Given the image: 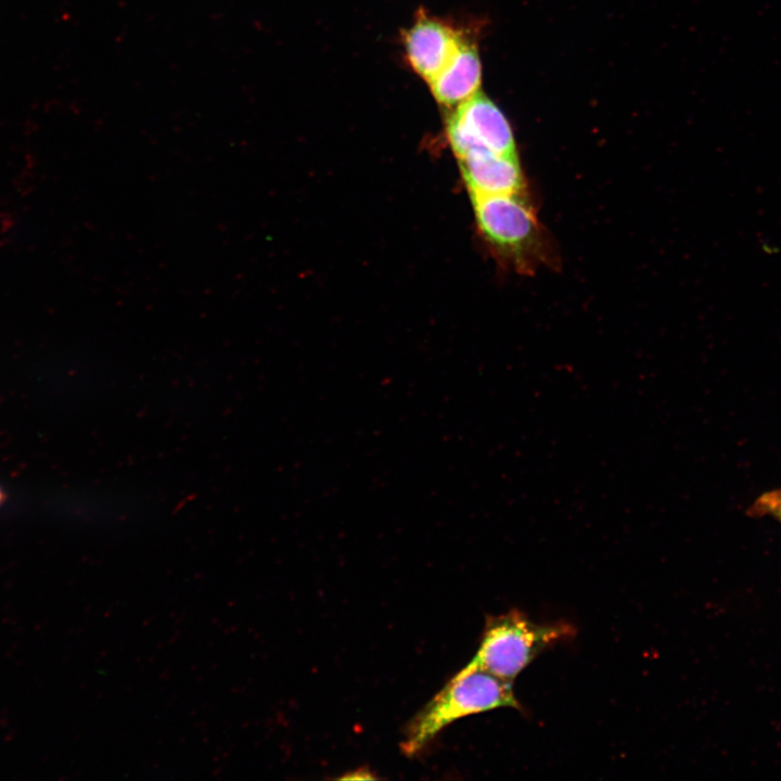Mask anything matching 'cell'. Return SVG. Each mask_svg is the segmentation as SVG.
Listing matches in <instances>:
<instances>
[{"instance_id":"obj_1","label":"cell","mask_w":781,"mask_h":781,"mask_svg":"<svg viewBox=\"0 0 781 781\" xmlns=\"http://www.w3.org/2000/svg\"><path fill=\"white\" fill-rule=\"evenodd\" d=\"M470 197L481 236L507 268L532 274L554 260L528 192Z\"/></svg>"},{"instance_id":"obj_2","label":"cell","mask_w":781,"mask_h":781,"mask_svg":"<svg viewBox=\"0 0 781 781\" xmlns=\"http://www.w3.org/2000/svg\"><path fill=\"white\" fill-rule=\"evenodd\" d=\"M500 707L523 712L512 681L492 675L472 658L411 719L401 750L405 755L413 756L451 722Z\"/></svg>"},{"instance_id":"obj_3","label":"cell","mask_w":781,"mask_h":781,"mask_svg":"<svg viewBox=\"0 0 781 781\" xmlns=\"http://www.w3.org/2000/svg\"><path fill=\"white\" fill-rule=\"evenodd\" d=\"M575 633L568 623L539 624L518 610H510L487 617L473 660L492 675L513 682L541 652Z\"/></svg>"},{"instance_id":"obj_4","label":"cell","mask_w":781,"mask_h":781,"mask_svg":"<svg viewBox=\"0 0 781 781\" xmlns=\"http://www.w3.org/2000/svg\"><path fill=\"white\" fill-rule=\"evenodd\" d=\"M446 132L457 158L472 150L517 155L508 119L479 90L453 108L446 120Z\"/></svg>"},{"instance_id":"obj_5","label":"cell","mask_w":781,"mask_h":781,"mask_svg":"<svg viewBox=\"0 0 781 781\" xmlns=\"http://www.w3.org/2000/svg\"><path fill=\"white\" fill-rule=\"evenodd\" d=\"M458 162L470 196L528 192L518 155L472 150L458 157Z\"/></svg>"},{"instance_id":"obj_6","label":"cell","mask_w":781,"mask_h":781,"mask_svg":"<svg viewBox=\"0 0 781 781\" xmlns=\"http://www.w3.org/2000/svg\"><path fill=\"white\" fill-rule=\"evenodd\" d=\"M463 37L443 22L421 16L405 35L408 61L428 85L448 64Z\"/></svg>"},{"instance_id":"obj_7","label":"cell","mask_w":781,"mask_h":781,"mask_svg":"<svg viewBox=\"0 0 781 781\" xmlns=\"http://www.w3.org/2000/svg\"><path fill=\"white\" fill-rule=\"evenodd\" d=\"M482 80V66L474 44L463 39L454 55L428 85L437 103L454 108L476 93Z\"/></svg>"},{"instance_id":"obj_8","label":"cell","mask_w":781,"mask_h":781,"mask_svg":"<svg viewBox=\"0 0 781 781\" xmlns=\"http://www.w3.org/2000/svg\"><path fill=\"white\" fill-rule=\"evenodd\" d=\"M756 511L769 513L781 522V489L760 497L756 503Z\"/></svg>"},{"instance_id":"obj_9","label":"cell","mask_w":781,"mask_h":781,"mask_svg":"<svg viewBox=\"0 0 781 781\" xmlns=\"http://www.w3.org/2000/svg\"><path fill=\"white\" fill-rule=\"evenodd\" d=\"M2 499H3V495H2V492H1V490H0V504H1V502H2Z\"/></svg>"}]
</instances>
